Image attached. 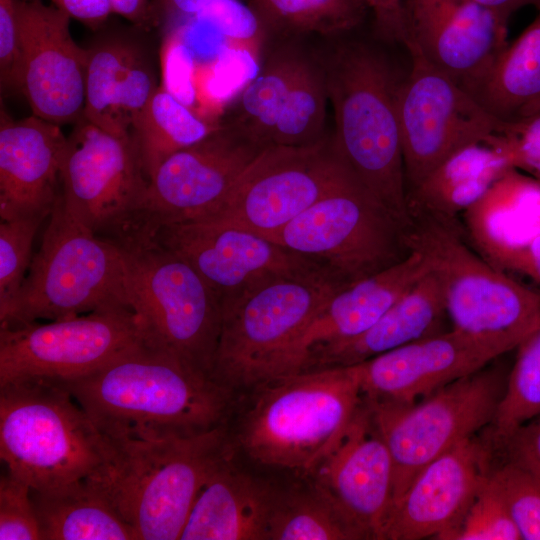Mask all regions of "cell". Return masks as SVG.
<instances>
[{"instance_id": "obj_1", "label": "cell", "mask_w": 540, "mask_h": 540, "mask_svg": "<svg viewBox=\"0 0 540 540\" xmlns=\"http://www.w3.org/2000/svg\"><path fill=\"white\" fill-rule=\"evenodd\" d=\"M61 382L109 442L189 437L225 424L237 394L148 344Z\"/></svg>"}, {"instance_id": "obj_2", "label": "cell", "mask_w": 540, "mask_h": 540, "mask_svg": "<svg viewBox=\"0 0 540 540\" xmlns=\"http://www.w3.org/2000/svg\"><path fill=\"white\" fill-rule=\"evenodd\" d=\"M248 390L227 423L235 451L301 478L335 448L364 401L353 365L280 375Z\"/></svg>"}, {"instance_id": "obj_3", "label": "cell", "mask_w": 540, "mask_h": 540, "mask_svg": "<svg viewBox=\"0 0 540 540\" xmlns=\"http://www.w3.org/2000/svg\"><path fill=\"white\" fill-rule=\"evenodd\" d=\"M321 65L334 110L337 152L409 231L413 220L396 109L402 76L381 53L359 42L337 45Z\"/></svg>"}, {"instance_id": "obj_4", "label": "cell", "mask_w": 540, "mask_h": 540, "mask_svg": "<svg viewBox=\"0 0 540 540\" xmlns=\"http://www.w3.org/2000/svg\"><path fill=\"white\" fill-rule=\"evenodd\" d=\"M111 454L89 477L140 540H176L207 477L234 451L227 422L189 437L109 442Z\"/></svg>"}, {"instance_id": "obj_5", "label": "cell", "mask_w": 540, "mask_h": 540, "mask_svg": "<svg viewBox=\"0 0 540 540\" xmlns=\"http://www.w3.org/2000/svg\"><path fill=\"white\" fill-rule=\"evenodd\" d=\"M110 454L109 441L61 382L0 385V458L31 489L94 476Z\"/></svg>"}, {"instance_id": "obj_6", "label": "cell", "mask_w": 540, "mask_h": 540, "mask_svg": "<svg viewBox=\"0 0 540 540\" xmlns=\"http://www.w3.org/2000/svg\"><path fill=\"white\" fill-rule=\"evenodd\" d=\"M111 307L131 308L121 246L79 222L65 207L61 193L20 289L0 308V327Z\"/></svg>"}, {"instance_id": "obj_7", "label": "cell", "mask_w": 540, "mask_h": 540, "mask_svg": "<svg viewBox=\"0 0 540 540\" xmlns=\"http://www.w3.org/2000/svg\"><path fill=\"white\" fill-rule=\"evenodd\" d=\"M116 241L123 252L129 305L147 343L211 376L220 299L187 261L145 230Z\"/></svg>"}, {"instance_id": "obj_8", "label": "cell", "mask_w": 540, "mask_h": 540, "mask_svg": "<svg viewBox=\"0 0 540 540\" xmlns=\"http://www.w3.org/2000/svg\"><path fill=\"white\" fill-rule=\"evenodd\" d=\"M407 244L437 276L452 329L509 352L540 325V292L471 251L455 220L415 216Z\"/></svg>"}, {"instance_id": "obj_9", "label": "cell", "mask_w": 540, "mask_h": 540, "mask_svg": "<svg viewBox=\"0 0 540 540\" xmlns=\"http://www.w3.org/2000/svg\"><path fill=\"white\" fill-rule=\"evenodd\" d=\"M345 285L312 269L271 277L224 303L212 378L236 394L269 378L290 344Z\"/></svg>"}, {"instance_id": "obj_10", "label": "cell", "mask_w": 540, "mask_h": 540, "mask_svg": "<svg viewBox=\"0 0 540 540\" xmlns=\"http://www.w3.org/2000/svg\"><path fill=\"white\" fill-rule=\"evenodd\" d=\"M408 232L353 177L267 238L348 285L402 261Z\"/></svg>"}, {"instance_id": "obj_11", "label": "cell", "mask_w": 540, "mask_h": 540, "mask_svg": "<svg viewBox=\"0 0 540 540\" xmlns=\"http://www.w3.org/2000/svg\"><path fill=\"white\" fill-rule=\"evenodd\" d=\"M507 378L487 364L410 404L365 400L393 461V506L422 468L492 424Z\"/></svg>"}, {"instance_id": "obj_12", "label": "cell", "mask_w": 540, "mask_h": 540, "mask_svg": "<svg viewBox=\"0 0 540 540\" xmlns=\"http://www.w3.org/2000/svg\"><path fill=\"white\" fill-rule=\"evenodd\" d=\"M149 179L132 137L82 117L67 142L61 193L67 210L95 234L119 240L142 223Z\"/></svg>"}, {"instance_id": "obj_13", "label": "cell", "mask_w": 540, "mask_h": 540, "mask_svg": "<svg viewBox=\"0 0 540 540\" xmlns=\"http://www.w3.org/2000/svg\"><path fill=\"white\" fill-rule=\"evenodd\" d=\"M144 344L148 343L140 319L128 307L0 327V385L23 379H75Z\"/></svg>"}, {"instance_id": "obj_14", "label": "cell", "mask_w": 540, "mask_h": 540, "mask_svg": "<svg viewBox=\"0 0 540 540\" xmlns=\"http://www.w3.org/2000/svg\"><path fill=\"white\" fill-rule=\"evenodd\" d=\"M353 177L332 137L307 146L270 145L245 168L211 217L268 237Z\"/></svg>"}, {"instance_id": "obj_15", "label": "cell", "mask_w": 540, "mask_h": 540, "mask_svg": "<svg viewBox=\"0 0 540 540\" xmlns=\"http://www.w3.org/2000/svg\"><path fill=\"white\" fill-rule=\"evenodd\" d=\"M396 95L407 190L456 151L485 141L502 122L415 49Z\"/></svg>"}, {"instance_id": "obj_16", "label": "cell", "mask_w": 540, "mask_h": 540, "mask_svg": "<svg viewBox=\"0 0 540 540\" xmlns=\"http://www.w3.org/2000/svg\"><path fill=\"white\" fill-rule=\"evenodd\" d=\"M262 149L226 124L172 154L149 178L140 227L153 229L213 216Z\"/></svg>"}, {"instance_id": "obj_17", "label": "cell", "mask_w": 540, "mask_h": 540, "mask_svg": "<svg viewBox=\"0 0 540 540\" xmlns=\"http://www.w3.org/2000/svg\"><path fill=\"white\" fill-rule=\"evenodd\" d=\"M146 231L187 261L222 305L271 277L322 269L267 237L217 217Z\"/></svg>"}, {"instance_id": "obj_18", "label": "cell", "mask_w": 540, "mask_h": 540, "mask_svg": "<svg viewBox=\"0 0 540 540\" xmlns=\"http://www.w3.org/2000/svg\"><path fill=\"white\" fill-rule=\"evenodd\" d=\"M23 88L33 115L61 125L83 117L89 50L70 32L71 17L52 3L15 0Z\"/></svg>"}, {"instance_id": "obj_19", "label": "cell", "mask_w": 540, "mask_h": 540, "mask_svg": "<svg viewBox=\"0 0 540 540\" xmlns=\"http://www.w3.org/2000/svg\"><path fill=\"white\" fill-rule=\"evenodd\" d=\"M304 479L329 498L358 539L382 540L393 506L394 467L365 400L335 448Z\"/></svg>"}, {"instance_id": "obj_20", "label": "cell", "mask_w": 540, "mask_h": 540, "mask_svg": "<svg viewBox=\"0 0 540 540\" xmlns=\"http://www.w3.org/2000/svg\"><path fill=\"white\" fill-rule=\"evenodd\" d=\"M408 40L470 93L508 44L509 19L472 0H404Z\"/></svg>"}, {"instance_id": "obj_21", "label": "cell", "mask_w": 540, "mask_h": 540, "mask_svg": "<svg viewBox=\"0 0 540 540\" xmlns=\"http://www.w3.org/2000/svg\"><path fill=\"white\" fill-rule=\"evenodd\" d=\"M494 455L475 435L427 464L393 506L382 540H443L489 477Z\"/></svg>"}, {"instance_id": "obj_22", "label": "cell", "mask_w": 540, "mask_h": 540, "mask_svg": "<svg viewBox=\"0 0 540 540\" xmlns=\"http://www.w3.org/2000/svg\"><path fill=\"white\" fill-rule=\"evenodd\" d=\"M506 351L452 328L353 365L364 400L410 404L469 375Z\"/></svg>"}, {"instance_id": "obj_23", "label": "cell", "mask_w": 540, "mask_h": 540, "mask_svg": "<svg viewBox=\"0 0 540 540\" xmlns=\"http://www.w3.org/2000/svg\"><path fill=\"white\" fill-rule=\"evenodd\" d=\"M67 137L38 116L14 120L1 105L0 218H48L61 194Z\"/></svg>"}, {"instance_id": "obj_24", "label": "cell", "mask_w": 540, "mask_h": 540, "mask_svg": "<svg viewBox=\"0 0 540 540\" xmlns=\"http://www.w3.org/2000/svg\"><path fill=\"white\" fill-rule=\"evenodd\" d=\"M429 270L425 256L411 249L402 261L338 289L286 349L269 378L296 372L314 349L365 332Z\"/></svg>"}, {"instance_id": "obj_25", "label": "cell", "mask_w": 540, "mask_h": 540, "mask_svg": "<svg viewBox=\"0 0 540 540\" xmlns=\"http://www.w3.org/2000/svg\"><path fill=\"white\" fill-rule=\"evenodd\" d=\"M235 450L207 477L180 540H268L275 490L241 470Z\"/></svg>"}, {"instance_id": "obj_26", "label": "cell", "mask_w": 540, "mask_h": 540, "mask_svg": "<svg viewBox=\"0 0 540 540\" xmlns=\"http://www.w3.org/2000/svg\"><path fill=\"white\" fill-rule=\"evenodd\" d=\"M440 282L430 269L362 334L311 351L298 370L351 366L446 330ZM295 373V372H294Z\"/></svg>"}, {"instance_id": "obj_27", "label": "cell", "mask_w": 540, "mask_h": 540, "mask_svg": "<svg viewBox=\"0 0 540 540\" xmlns=\"http://www.w3.org/2000/svg\"><path fill=\"white\" fill-rule=\"evenodd\" d=\"M158 86L140 51L122 40L89 50L83 117L119 137L132 129Z\"/></svg>"}, {"instance_id": "obj_28", "label": "cell", "mask_w": 540, "mask_h": 540, "mask_svg": "<svg viewBox=\"0 0 540 540\" xmlns=\"http://www.w3.org/2000/svg\"><path fill=\"white\" fill-rule=\"evenodd\" d=\"M512 169L506 152L488 140L456 151L409 190L412 220L415 216L455 220Z\"/></svg>"}, {"instance_id": "obj_29", "label": "cell", "mask_w": 540, "mask_h": 540, "mask_svg": "<svg viewBox=\"0 0 540 540\" xmlns=\"http://www.w3.org/2000/svg\"><path fill=\"white\" fill-rule=\"evenodd\" d=\"M41 540H139L105 493L85 478L31 489Z\"/></svg>"}, {"instance_id": "obj_30", "label": "cell", "mask_w": 540, "mask_h": 540, "mask_svg": "<svg viewBox=\"0 0 540 540\" xmlns=\"http://www.w3.org/2000/svg\"><path fill=\"white\" fill-rule=\"evenodd\" d=\"M470 94L502 123L540 110V10L499 53Z\"/></svg>"}, {"instance_id": "obj_31", "label": "cell", "mask_w": 540, "mask_h": 540, "mask_svg": "<svg viewBox=\"0 0 540 540\" xmlns=\"http://www.w3.org/2000/svg\"><path fill=\"white\" fill-rule=\"evenodd\" d=\"M310 58L292 46L273 52L238 97L228 124L265 148L287 98Z\"/></svg>"}, {"instance_id": "obj_32", "label": "cell", "mask_w": 540, "mask_h": 540, "mask_svg": "<svg viewBox=\"0 0 540 540\" xmlns=\"http://www.w3.org/2000/svg\"><path fill=\"white\" fill-rule=\"evenodd\" d=\"M221 125L202 118L158 86L131 137L148 177L172 154L204 139Z\"/></svg>"}, {"instance_id": "obj_33", "label": "cell", "mask_w": 540, "mask_h": 540, "mask_svg": "<svg viewBox=\"0 0 540 540\" xmlns=\"http://www.w3.org/2000/svg\"><path fill=\"white\" fill-rule=\"evenodd\" d=\"M306 481L276 488L268 540H359L329 498Z\"/></svg>"}, {"instance_id": "obj_34", "label": "cell", "mask_w": 540, "mask_h": 540, "mask_svg": "<svg viewBox=\"0 0 540 540\" xmlns=\"http://www.w3.org/2000/svg\"><path fill=\"white\" fill-rule=\"evenodd\" d=\"M266 36L349 31L363 21L367 7L360 0H249Z\"/></svg>"}, {"instance_id": "obj_35", "label": "cell", "mask_w": 540, "mask_h": 540, "mask_svg": "<svg viewBox=\"0 0 540 540\" xmlns=\"http://www.w3.org/2000/svg\"><path fill=\"white\" fill-rule=\"evenodd\" d=\"M517 349L504 395L485 435L495 453L515 430L540 415V325Z\"/></svg>"}, {"instance_id": "obj_36", "label": "cell", "mask_w": 540, "mask_h": 540, "mask_svg": "<svg viewBox=\"0 0 540 540\" xmlns=\"http://www.w3.org/2000/svg\"><path fill=\"white\" fill-rule=\"evenodd\" d=\"M327 100L322 65L310 59L278 117L269 146H307L324 139Z\"/></svg>"}, {"instance_id": "obj_37", "label": "cell", "mask_w": 540, "mask_h": 540, "mask_svg": "<svg viewBox=\"0 0 540 540\" xmlns=\"http://www.w3.org/2000/svg\"><path fill=\"white\" fill-rule=\"evenodd\" d=\"M260 70L257 53L228 45L213 62L196 66V107L210 115L221 112Z\"/></svg>"}, {"instance_id": "obj_38", "label": "cell", "mask_w": 540, "mask_h": 540, "mask_svg": "<svg viewBox=\"0 0 540 540\" xmlns=\"http://www.w3.org/2000/svg\"><path fill=\"white\" fill-rule=\"evenodd\" d=\"M443 540H521L491 473L457 526Z\"/></svg>"}, {"instance_id": "obj_39", "label": "cell", "mask_w": 540, "mask_h": 540, "mask_svg": "<svg viewBox=\"0 0 540 540\" xmlns=\"http://www.w3.org/2000/svg\"><path fill=\"white\" fill-rule=\"evenodd\" d=\"M496 483L521 540H540V475L503 460L493 466Z\"/></svg>"}, {"instance_id": "obj_40", "label": "cell", "mask_w": 540, "mask_h": 540, "mask_svg": "<svg viewBox=\"0 0 540 540\" xmlns=\"http://www.w3.org/2000/svg\"><path fill=\"white\" fill-rule=\"evenodd\" d=\"M47 218L26 216L0 222V308L20 289L29 270L35 235Z\"/></svg>"}, {"instance_id": "obj_41", "label": "cell", "mask_w": 540, "mask_h": 540, "mask_svg": "<svg viewBox=\"0 0 540 540\" xmlns=\"http://www.w3.org/2000/svg\"><path fill=\"white\" fill-rule=\"evenodd\" d=\"M0 540H41L31 487L8 470L0 479Z\"/></svg>"}, {"instance_id": "obj_42", "label": "cell", "mask_w": 540, "mask_h": 540, "mask_svg": "<svg viewBox=\"0 0 540 540\" xmlns=\"http://www.w3.org/2000/svg\"><path fill=\"white\" fill-rule=\"evenodd\" d=\"M198 13L209 20L231 45L258 54L266 33L249 4L240 0H214Z\"/></svg>"}, {"instance_id": "obj_43", "label": "cell", "mask_w": 540, "mask_h": 540, "mask_svg": "<svg viewBox=\"0 0 540 540\" xmlns=\"http://www.w3.org/2000/svg\"><path fill=\"white\" fill-rule=\"evenodd\" d=\"M488 140L509 156L513 167L540 180V110L512 123H502Z\"/></svg>"}, {"instance_id": "obj_44", "label": "cell", "mask_w": 540, "mask_h": 540, "mask_svg": "<svg viewBox=\"0 0 540 540\" xmlns=\"http://www.w3.org/2000/svg\"><path fill=\"white\" fill-rule=\"evenodd\" d=\"M162 86L196 113L195 59L175 29H171L161 49Z\"/></svg>"}, {"instance_id": "obj_45", "label": "cell", "mask_w": 540, "mask_h": 540, "mask_svg": "<svg viewBox=\"0 0 540 540\" xmlns=\"http://www.w3.org/2000/svg\"><path fill=\"white\" fill-rule=\"evenodd\" d=\"M0 83L2 91L22 92L23 56L15 0H0Z\"/></svg>"}, {"instance_id": "obj_46", "label": "cell", "mask_w": 540, "mask_h": 540, "mask_svg": "<svg viewBox=\"0 0 540 540\" xmlns=\"http://www.w3.org/2000/svg\"><path fill=\"white\" fill-rule=\"evenodd\" d=\"M497 453L540 475V415L515 430Z\"/></svg>"}, {"instance_id": "obj_47", "label": "cell", "mask_w": 540, "mask_h": 540, "mask_svg": "<svg viewBox=\"0 0 540 540\" xmlns=\"http://www.w3.org/2000/svg\"><path fill=\"white\" fill-rule=\"evenodd\" d=\"M373 14L376 35L389 43L408 40L404 0H360Z\"/></svg>"}, {"instance_id": "obj_48", "label": "cell", "mask_w": 540, "mask_h": 540, "mask_svg": "<svg viewBox=\"0 0 540 540\" xmlns=\"http://www.w3.org/2000/svg\"><path fill=\"white\" fill-rule=\"evenodd\" d=\"M52 4L91 28L101 26L112 13L108 0H51Z\"/></svg>"}, {"instance_id": "obj_49", "label": "cell", "mask_w": 540, "mask_h": 540, "mask_svg": "<svg viewBox=\"0 0 540 540\" xmlns=\"http://www.w3.org/2000/svg\"><path fill=\"white\" fill-rule=\"evenodd\" d=\"M214 0H152L155 23L192 16Z\"/></svg>"}, {"instance_id": "obj_50", "label": "cell", "mask_w": 540, "mask_h": 540, "mask_svg": "<svg viewBox=\"0 0 540 540\" xmlns=\"http://www.w3.org/2000/svg\"><path fill=\"white\" fill-rule=\"evenodd\" d=\"M112 13L118 14L138 28L148 30L156 25L152 0H108Z\"/></svg>"}, {"instance_id": "obj_51", "label": "cell", "mask_w": 540, "mask_h": 540, "mask_svg": "<svg viewBox=\"0 0 540 540\" xmlns=\"http://www.w3.org/2000/svg\"><path fill=\"white\" fill-rule=\"evenodd\" d=\"M515 272L528 276L540 287V234L523 245Z\"/></svg>"}, {"instance_id": "obj_52", "label": "cell", "mask_w": 540, "mask_h": 540, "mask_svg": "<svg viewBox=\"0 0 540 540\" xmlns=\"http://www.w3.org/2000/svg\"><path fill=\"white\" fill-rule=\"evenodd\" d=\"M510 19L511 15L525 6L540 10V0H472Z\"/></svg>"}, {"instance_id": "obj_53", "label": "cell", "mask_w": 540, "mask_h": 540, "mask_svg": "<svg viewBox=\"0 0 540 540\" xmlns=\"http://www.w3.org/2000/svg\"><path fill=\"white\" fill-rule=\"evenodd\" d=\"M25 1H31V0H25Z\"/></svg>"}]
</instances>
